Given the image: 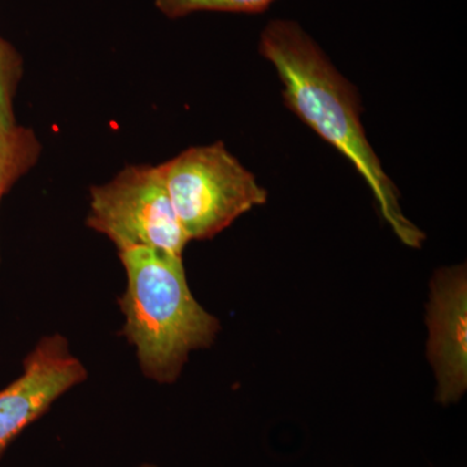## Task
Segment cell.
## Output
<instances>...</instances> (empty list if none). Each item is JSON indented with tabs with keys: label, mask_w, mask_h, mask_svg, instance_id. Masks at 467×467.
Masks as SVG:
<instances>
[{
	"label": "cell",
	"mask_w": 467,
	"mask_h": 467,
	"mask_svg": "<svg viewBox=\"0 0 467 467\" xmlns=\"http://www.w3.org/2000/svg\"><path fill=\"white\" fill-rule=\"evenodd\" d=\"M427 324L429 358L438 378V400L456 401L467 387V281L465 266L436 273Z\"/></svg>",
	"instance_id": "8992f818"
},
{
	"label": "cell",
	"mask_w": 467,
	"mask_h": 467,
	"mask_svg": "<svg viewBox=\"0 0 467 467\" xmlns=\"http://www.w3.org/2000/svg\"><path fill=\"white\" fill-rule=\"evenodd\" d=\"M41 153L42 144L32 129L16 125L0 131V204L17 181L36 167Z\"/></svg>",
	"instance_id": "52a82bcc"
},
{
	"label": "cell",
	"mask_w": 467,
	"mask_h": 467,
	"mask_svg": "<svg viewBox=\"0 0 467 467\" xmlns=\"http://www.w3.org/2000/svg\"><path fill=\"white\" fill-rule=\"evenodd\" d=\"M138 467H160V466L153 465V463H142V465H140Z\"/></svg>",
	"instance_id": "30bf717a"
},
{
	"label": "cell",
	"mask_w": 467,
	"mask_h": 467,
	"mask_svg": "<svg viewBox=\"0 0 467 467\" xmlns=\"http://www.w3.org/2000/svg\"><path fill=\"white\" fill-rule=\"evenodd\" d=\"M24 76V58L8 41L0 36V131L17 125L15 97Z\"/></svg>",
	"instance_id": "ba28073f"
},
{
	"label": "cell",
	"mask_w": 467,
	"mask_h": 467,
	"mask_svg": "<svg viewBox=\"0 0 467 467\" xmlns=\"http://www.w3.org/2000/svg\"><path fill=\"white\" fill-rule=\"evenodd\" d=\"M119 257L126 273L121 335L134 347L144 376L174 383L190 352L213 344L220 321L193 297L182 256L135 247L119 251Z\"/></svg>",
	"instance_id": "7a4b0ae2"
},
{
	"label": "cell",
	"mask_w": 467,
	"mask_h": 467,
	"mask_svg": "<svg viewBox=\"0 0 467 467\" xmlns=\"http://www.w3.org/2000/svg\"><path fill=\"white\" fill-rule=\"evenodd\" d=\"M259 51L278 73L287 109L349 160L399 239L420 248L425 235L402 213L398 189L368 140L355 86L295 21H270L261 33Z\"/></svg>",
	"instance_id": "6da1fadb"
},
{
	"label": "cell",
	"mask_w": 467,
	"mask_h": 467,
	"mask_svg": "<svg viewBox=\"0 0 467 467\" xmlns=\"http://www.w3.org/2000/svg\"><path fill=\"white\" fill-rule=\"evenodd\" d=\"M88 378L63 335L42 337L24 359L23 374L0 391V459L21 432Z\"/></svg>",
	"instance_id": "5b68a950"
},
{
	"label": "cell",
	"mask_w": 467,
	"mask_h": 467,
	"mask_svg": "<svg viewBox=\"0 0 467 467\" xmlns=\"http://www.w3.org/2000/svg\"><path fill=\"white\" fill-rule=\"evenodd\" d=\"M189 241H207L267 202V192L225 144L192 147L159 165Z\"/></svg>",
	"instance_id": "3957f363"
},
{
	"label": "cell",
	"mask_w": 467,
	"mask_h": 467,
	"mask_svg": "<svg viewBox=\"0 0 467 467\" xmlns=\"http://www.w3.org/2000/svg\"><path fill=\"white\" fill-rule=\"evenodd\" d=\"M275 2V0H155V5L165 16L181 18L201 11L263 14Z\"/></svg>",
	"instance_id": "9c48e42d"
},
{
	"label": "cell",
	"mask_w": 467,
	"mask_h": 467,
	"mask_svg": "<svg viewBox=\"0 0 467 467\" xmlns=\"http://www.w3.org/2000/svg\"><path fill=\"white\" fill-rule=\"evenodd\" d=\"M86 225L107 236L117 252L146 247L182 256L190 242L159 165H128L109 182L92 186Z\"/></svg>",
	"instance_id": "277c9868"
}]
</instances>
